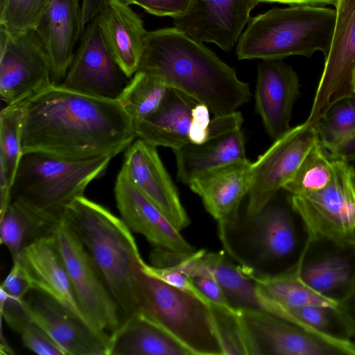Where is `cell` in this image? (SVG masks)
Masks as SVG:
<instances>
[{
  "instance_id": "1",
  "label": "cell",
  "mask_w": 355,
  "mask_h": 355,
  "mask_svg": "<svg viewBox=\"0 0 355 355\" xmlns=\"http://www.w3.org/2000/svg\"><path fill=\"white\" fill-rule=\"evenodd\" d=\"M22 153L41 151L70 158L113 157L137 135L118 99L52 85L25 101Z\"/></svg>"
},
{
  "instance_id": "2",
  "label": "cell",
  "mask_w": 355,
  "mask_h": 355,
  "mask_svg": "<svg viewBox=\"0 0 355 355\" xmlns=\"http://www.w3.org/2000/svg\"><path fill=\"white\" fill-rule=\"evenodd\" d=\"M137 71L205 105L214 116L234 112L252 97L234 68L175 26L147 31Z\"/></svg>"
},
{
  "instance_id": "3",
  "label": "cell",
  "mask_w": 355,
  "mask_h": 355,
  "mask_svg": "<svg viewBox=\"0 0 355 355\" xmlns=\"http://www.w3.org/2000/svg\"><path fill=\"white\" fill-rule=\"evenodd\" d=\"M62 218L91 256L120 309L122 322L137 313L135 284L144 261L128 226L84 196L67 206Z\"/></svg>"
},
{
  "instance_id": "4",
  "label": "cell",
  "mask_w": 355,
  "mask_h": 355,
  "mask_svg": "<svg viewBox=\"0 0 355 355\" xmlns=\"http://www.w3.org/2000/svg\"><path fill=\"white\" fill-rule=\"evenodd\" d=\"M336 12L315 6L275 7L249 19L236 46L239 60H282L311 57L316 51L327 57Z\"/></svg>"
},
{
  "instance_id": "5",
  "label": "cell",
  "mask_w": 355,
  "mask_h": 355,
  "mask_svg": "<svg viewBox=\"0 0 355 355\" xmlns=\"http://www.w3.org/2000/svg\"><path fill=\"white\" fill-rule=\"evenodd\" d=\"M112 158L70 159L41 151L23 153L10 189V202L60 221L67 206L83 196L87 185L105 172Z\"/></svg>"
},
{
  "instance_id": "6",
  "label": "cell",
  "mask_w": 355,
  "mask_h": 355,
  "mask_svg": "<svg viewBox=\"0 0 355 355\" xmlns=\"http://www.w3.org/2000/svg\"><path fill=\"white\" fill-rule=\"evenodd\" d=\"M135 295L137 312L166 330L192 355H224L209 302L142 270L136 280Z\"/></svg>"
},
{
  "instance_id": "7",
  "label": "cell",
  "mask_w": 355,
  "mask_h": 355,
  "mask_svg": "<svg viewBox=\"0 0 355 355\" xmlns=\"http://www.w3.org/2000/svg\"><path fill=\"white\" fill-rule=\"evenodd\" d=\"M53 236L86 322L111 336L121 325L122 315L91 256L64 218Z\"/></svg>"
},
{
  "instance_id": "8",
  "label": "cell",
  "mask_w": 355,
  "mask_h": 355,
  "mask_svg": "<svg viewBox=\"0 0 355 355\" xmlns=\"http://www.w3.org/2000/svg\"><path fill=\"white\" fill-rule=\"evenodd\" d=\"M334 162L333 178L324 188L307 195H291L289 201L311 239L355 244V169L348 162Z\"/></svg>"
},
{
  "instance_id": "9",
  "label": "cell",
  "mask_w": 355,
  "mask_h": 355,
  "mask_svg": "<svg viewBox=\"0 0 355 355\" xmlns=\"http://www.w3.org/2000/svg\"><path fill=\"white\" fill-rule=\"evenodd\" d=\"M237 308L247 355H355V343L327 338L261 309Z\"/></svg>"
},
{
  "instance_id": "10",
  "label": "cell",
  "mask_w": 355,
  "mask_h": 355,
  "mask_svg": "<svg viewBox=\"0 0 355 355\" xmlns=\"http://www.w3.org/2000/svg\"><path fill=\"white\" fill-rule=\"evenodd\" d=\"M274 200L257 214L246 216L250 246L257 261L270 268L267 275L296 271L310 239L289 199L287 204Z\"/></svg>"
},
{
  "instance_id": "11",
  "label": "cell",
  "mask_w": 355,
  "mask_h": 355,
  "mask_svg": "<svg viewBox=\"0 0 355 355\" xmlns=\"http://www.w3.org/2000/svg\"><path fill=\"white\" fill-rule=\"evenodd\" d=\"M0 96L6 105L24 101L53 84L48 52L35 30L0 26Z\"/></svg>"
},
{
  "instance_id": "12",
  "label": "cell",
  "mask_w": 355,
  "mask_h": 355,
  "mask_svg": "<svg viewBox=\"0 0 355 355\" xmlns=\"http://www.w3.org/2000/svg\"><path fill=\"white\" fill-rule=\"evenodd\" d=\"M319 141L314 125L291 128L252 162V182L246 216L259 212L291 179L312 146Z\"/></svg>"
},
{
  "instance_id": "13",
  "label": "cell",
  "mask_w": 355,
  "mask_h": 355,
  "mask_svg": "<svg viewBox=\"0 0 355 355\" xmlns=\"http://www.w3.org/2000/svg\"><path fill=\"white\" fill-rule=\"evenodd\" d=\"M331 47L305 123L314 125L336 101L353 96L355 74V0H338Z\"/></svg>"
},
{
  "instance_id": "14",
  "label": "cell",
  "mask_w": 355,
  "mask_h": 355,
  "mask_svg": "<svg viewBox=\"0 0 355 355\" xmlns=\"http://www.w3.org/2000/svg\"><path fill=\"white\" fill-rule=\"evenodd\" d=\"M80 46L62 87L81 94L117 99L129 81L116 62L94 17L85 26Z\"/></svg>"
},
{
  "instance_id": "15",
  "label": "cell",
  "mask_w": 355,
  "mask_h": 355,
  "mask_svg": "<svg viewBox=\"0 0 355 355\" xmlns=\"http://www.w3.org/2000/svg\"><path fill=\"white\" fill-rule=\"evenodd\" d=\"M297 274L311 290L338 304L355 284V244L310 238Z\"/></svg>"
},
{
  "instance_id": "16",
  "label": "cell",
  "mask_w": 355,
  "mask_h": 355,
  "mask_svg": "<svg viewBox=\"0 0 355 355\" xmlns=\"http://www.w3.org/2000/svg\"><path fill=\"white\" fill-rule=\"evenodd\" d=\"M23 302L31 320L44 329L67 355H109L111 336L96 331L49 295L32 289Z\"/></svg>"
},
{
  "instance_id": "17",
  "label": "cell",
  "mask_w": 355,
  "mask_h": 355,
  "mask_svg": "<svg viewBox=\"0 0 355 355\" xmlns=\"http://www.w3.org/2000/svg\"><path fill=\"white\" fill-rule=\"evenodd\" d=\"M150 259L153 266L172 267L190 277H211L220 284L234 306L260 309L255 282L241 266L228 261L221 252L201 249L191 253H178L155 248Z\"/></svg>"
},
{
  "instance_id": "18",
  "label": "cell",
  "mask_w": 355,
  "mask_h": 355,
  "mask_svg": "<svg viewBox=\"0 0 355 355\" xmlns=\"http://www.w3.org/2000/svg\"><path fill=\"white\" fill-rule=\"evenodd\" d=\"M259 4L254 0H191L187 9L173 17L175 28L200 42L231 50Z\"/></svg>"
},
{
  "instance_id": "19",
  "label": "cell",
  "mask_w": 355,
  "mask_h": 355,
  "mask_svg": "<svg viewBox=\"0 0 355 355\" xmlns=\"http://www.w3.org/2000/svg\"><path fill=\"white\" fill-rule=\"evenodd\" d=\"M121 169L178 230L187 227L190 219L156 146L139 138L133 141L127 148Z\"/></svg>"
},
{
  "instance_id": "20",
  "label": "cell",
  "mask_w": 355,
  "mask_h": 355,
  "mask_svg": "<svg viewBox=\"0 0 355 355\" xmlns=\"http://www.w3.org/2000/svg\"><path fill=\"white\" fill-rule=\"evenodd\" d=\"M300 94L296 72L282 60H264L257 66L255 110L274 141L287 132L293 105Z\"/></svg>"
},
{
  "instance_id": "21",
  "label": "cell",
  "mask_w": 355,
  "mask_h": 355,
  "mask_svg": "<svg viewBox=\"0 0 355 355\" xmlns=\"http://www.w3.org/2000/svg\"><path fill=\"white\" fill-rule=\"evenodd\" d=\"M114 195L121 218L131 231L141 234L157 248L178 253L196 250L122 169L116 178Z\"/></svg>"
},
{
  "instance_id": "22",
  "label": "cell",
  "mask_w": 355,
  "mask_h": 355,
  "mask_svg": "<svg viewBox=\"0 0 355 355\" xmlns=\"http://www.w3.org/2000/svg\"><path fill=\"white\" fill-rule=\"evenodd\" d=\"M252 175V162L246 159L209 171L189 187L219 226H231L239 220V206L250 191Z\"/></svg>"
},
{
  "instance_id": "23",
  "label": "cell",
  "mask_w": 355,
  "mask_h": 355,
  "mask_svg": "<svg viewBox=\"0 0 355 355\" xmlns=\"http://www.w3.org/2000/svg\"><path fill=\"white\" fill-rule=\"evenodd\" d=\"M94 18L116 62L132 77L138 70L147 33L141 17L121 0H101Z\"/></svg>"
},
{
  "instance_id": "24",
  "label": "cell",
  "mask_w": 355,
  "mask_h": 355,
  "mask_svg": "<svg viewBox=\"0 0 355 355\" xmlns=\"http://www.w3.org/2000/svg\"><path fill=\"white\" fill-rule=\"evenodd\" d=\"M13 262L21 266L32 289L49 295L86 322L53 235L26 247Z\"/></svg>"
},
{
  "instance_id": "25",
  "label": "cell",
  "mask_w": 355,
  "mask_h": 355,
  "mask_svg": "<svg viewBox=\"0 0 355 355\" xmlns=\"http://www.w3.org/2000/svg\"><path fill=\"white\" fill-rule=\"evenodd\" d=\"M35 31L49 56L51 79L64 80L74 56V46L82 35L79 0H51Z\"/></svg>"
},
{
  "instance_id": "26",
  "label": "cell",
  "mask_w": 355,
  "mask_h": 355,
  "mask_svg": "<svg viewBox=\"0 0 355 355\" xmlns=\"http://www.w3.org/2000/svg\"><path fill=\"white\" fill-rule=\"evenodd\" d=\"M198 103L182 92L169 87L154 113L133 122L137 137L156 147L173 150L190 144L193 110Z\"/></svg>"
},
{
  "instance_id": "27",
  "label": "cell",
  "mask_w": 355,
  "mask_h": 355,
  "mask_svg": "<svg viewBox=\"0 0 355 355\" xmlns=\"http://www.w3.org/2000/svg\"><path fill=\"white\" fill-rule=\"evenodd\" d=\"M173 152L177 178L188 185L209 171L248 159L241 128L216 136L200 144H188Z\"/></svg>"
},
{
  "instance_id": "28",
  "label": "cell",
  "mask_w": 355,
  "mask_h": 355,
  "mask_svg": "<svg viewBox=\"0 0 355 355\" xmlns=\"http://www.w3.org/2000/svg\"><path fill=\"white\" fill-rule=\"evenodd\" d=\"M109 355H192L173 336L137 312L110 336Z\"/></svg>"
},
{
  "instance_id": "29",
  "label": "cell",
  "mask_w": 355,
  "mask_h": 355,
  "mask_svg": "<svg viewBox=\"0 0 355 355\" xmlns=\"http://www.w3.org/2000/svg\"><path fill=\"white\" fill-rule=\"evenodd\" d=\"M61 220L46 218L19 202H10L1 215V242L14 260L32 243L53 236Z\"/></svg>"
},
{
  "instance_id": "30",
  "label": "cell",
  "mask_w": 355,
  "mask_h": 355,
  "mask_svg": "<svg viewBox=\"0 0 355 355\" xmlns=\"http://www.w3.org/2000/svg\"><path fill=\"white\" fill-rule=\"evenodd\" d=\"M26 102L6 105L0 112V215L10 202V189L23 154Z\"/></svg>"
},
{
  "instance_id": "31",
  "label": "cell",
  "mask_w": 355,
  "mask_h": 355,
  "mask_svg": "<svg viewBox=\"0 0 355 355\" xmlns=\"http://www.w3.org/2000/svg\"><path fill=\"white\" fill-rule=\"evenodd\" d=\"M248 275L255 282L259 304L268 302L286 308L338 306L304 284L298 277L297 270L275 275Z\"/></svg>"
},
{
  "instance_id": "32",
  "label": "cell",
  "mask_w": 355,
  "mask_h": 355,
  "mask_svg": "<svg viewBox=\"0 0 355 355\" xmlns=\"http://www.w3.org/2000/svg\"><path fill=\"white\" fill-rule=\"evenodd\" d=\"M259 306L267 312L297 323L322 336L342 343H355L338 306L286 308L268 302H260Z\"/></svg>"
},
{
  "instance_id": "33",
  "label": "cell",
  "mask_w": 355,
  "mask_h": 355,
  "mask_svg": "<svg viewBox=\"0 0 355 355\" xmlns=\"http://www.w3.org/2000/svg\"><path fill=\"white\" fill-rule=\"evenodd\" d=\"M168 88L159 78L137 71L117 99L133 122L137 121L151 115L159 108Z\"/></svg>"
},
{
  "instance_id": "34",
  "label": "cell",
  "mask_w": 355,
  "mask_h": 355,
  "mask_svg": "<svg viewBox=\"0 0 355 355\" xmlns=\"http://www.w3.org/2000/svg\"><path fill=\"white\" fill-rule=\"evenodd\" d=\"M324 149L317 141L283 189L293 196H304L324 188L333 178L334 162Z\"/></svg>"
},
{
  "instance_id": "35",
  "label": "cell",
  "mask_w": 355,
  "mask_h": 355,
  "mask_svg": "<svg viewBox=\"0 0 355 355\" xmlns=\"http://www.w3.org/2000/svg\"><path fill=\"white\" fill-rule=\"evenodd\" d=\"M314 126L324 149L338 144L355 130V98L336 101Z\"/></svg>"
},
{
  "instance_id": "36",
  "label": "cell",
  "mask_w": 355,
  "mask_h": 355,
  "mask_svg": "<svg viewBox=\"0 0 355 355\" xmlns=\"http://www.w3.org/2000/svg\"><path fill=\"white\" fill-rule=\"evenodd\" d=\"M51 0H0V26L11 32L35 30Z\"/></svg>"
},
{
  "instance_id": "37",
  "label": "cell",
  "mask_w": 355,
  "mask_h": 355,
  "mask_svg": "<svg viewBox=\"0 0 355 355\" xmlns=\"http://www.w3.org/2000/svg\"><path fill=\"white\" fill-rule=\"evenodd\" d=\"M224 355H247L238 308L210 302Z\"/></svg>"
},
{
  "instance_id": "38",
  "label": "cell",
  "mask_w": 355,
  "mask_h": 355,
  "mask_svg": "<svg viewBox=\"0 0 355 355\" xmlns=\"http://www.w3.org/2000/svg\"><path fill=\"white\" fill-rule=\"evenodd\" d=\"M141 270L145 274L172 287L209 302L194 285L191 277L180 270L172 267H159L148 265L146 262L142 265Z\"/></svg>"
},
{
  "instance_id": "39",
  "label": "cell",
  "mask_w": 355,
  "mask_h": 355,
  "mask_svg": "<svg viewBox=\"0 0 355 355\" xmlns=\"http://www.w3.org/2000/svg\"><path fill=\"white\" fill-rule=\"evenodd\" d=\"M22 343L40 355H67L60 345L41 327L31 322L20 333Z\"/></svg>"
},
{
  "instance_id": "40",
  "label": "cell",
  "mask_w": 355,
  "mask_h": 355,
  "mask_svg": "<svg viewBox=\"0 0 355 355\" xmlns=\"http://www.w3.org/2000/svg\"><path fill=\"white\" fill-rule=\"evenodd\" d=\"M23 299L12 297L1 290V315L9 327L19 334L32 322L24 304Z\"/></svg>"
},
{
  "instance_id": "41",
  "label": "cell",
  "mask_w": 355,
  "mask_h": 355,
  "mask_svg": "<svg viewBox=\"0 0 355 355\" xmlns=\"http://www.w3.org/2000/svg\"><path fill=\"white\" fill-rule=\"evenodd\" d=\"M128 5L135 4L147 12L159 16L175 17L183 13L191 0H121Z\"/></svg>"
},
{
  "instance_id": "42",
  "label": "cell",
  "mask_w": 355,
  "mask_h": 355,
  "mask_svg": "<svg viewBox=\"0 0 355 355\" xmlns=\"http://www.w3.org/2000/svg\"><path fill=\"white\" fill-rule=\"evenodd\" d=\"M0 289L12 297L22 300L32 288L21 266L13 262L12 268L1 283Z\"/></svg>"
},
{
  "instance_id": "43",
  "label": "cell",
  "mask_w": 355,
  "mask_h": 355,
  "mask_svg": "<svg viewBox=\"0 0 355 355\" xmlns=\"http://www.w3.org/2000/svg\"><path fill=\"white\" fill-rule=\"evenodd\" d=\"M210 110L207 106L198 103L193 110V121L190 132V143L200 144L210 138Z\"/></svg>"
},
{
  "instance_id": "44",
  "label": "cell",
  "mask_w": 355,
  "mask_h": 355,
  "mask_svg": "<svg viewBox=\"0 0 355 355\" xmlns=\"http://www.w3.org/2000/svg\"><path fill=\"white\" fill-rule=\"evenodd\" d=\"M191 278L194 285L209 302L223 306H234L214 278L207 276H193Z\"/></svg>"
},
{
  "instance_id": "45",
  "label": "cell",
  "mask_w": 355,
  "mask_h": 355,
  "mask_svg": "<svg viewBox=\"0 0 355 355\" xmlns=\"http://www.w3.org/2000/svg\"><path fill=\"white\" fill-rule=\"evenodd\" d=\"M327 150L331 159L348 162L355 161V130Z\"/></svg>"
},
{
  "instance_id": "46",
  "label": "cell",
  "mask_w": 355,
  "mask_h": 355,
  "mask_svg": "<svg viewBox=\"0 0 355 355\" xmlns=\"http://www.w3.org/2000/svg\"><path fill=\"white\" fill-rule=\"evenodd\" d=\"M338 309L355 342V284L345 298L338 304Z\"/></svg>"
},
{
  "instance_id": "47",
  "label": "cell",
  "mask_w": 355,
  "mask_h": 355,
  "mask_svg": "<svg viewBox=\"0 0 355 355\" xmlns=\"http://www.w3.org/2000/svg\"><path fill=\"white\" fill-rule=\"evenodd\" d=\"M101 0H82L81 5V28L82 33L87 24L92 19L96 14Z\"/></svg>"
},
{
  "instance_id": "48",
  "label": "cell",
  "mask_w": 355,
  "mask_h": 355,
  "mask_svg": "<svg viewBox=\"0 0 355 355\" xmlns=\"http://www.w3.org/2000/svg\"><path fill=\"white\" fill-rule=\"evenodd\" d=\"M258 3H280L288 4L290 6H324L333 5L336 6L338 0H254Z\"/></svg>"
},
{
  "instance_id": "49",
  "label": "cell",
  "mask_w": 355,
  "mask_h": 355,
  "mask_svg": "<svg viewBox=\"0 0 355 355\" xmlns=\"http://www.w3.org/2000/svg\"><path fill=\"white\" fill-rule=\"evenodd\" d=\"M352 92H353V96L355 98V74L353 77L352 80Z\"/></svg>"
}]
</instances>
